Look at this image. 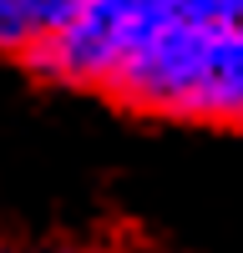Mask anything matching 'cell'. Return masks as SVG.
<instances>
[{"mask_svg": "<svg viewBox=\"0 0 243 253\" xmlns=\"http://www.w3.org/2000/svg\"><path fill=\"white\" fill-rule=\"evenodd\" d=\"M107 96L162 117L243 126V15L167 20L122 61Z\"/></svg>", "mask_w": 243, "mask_h": 253, "instance_id": "6da1fadb", "label": "cell"}, {"mask_svg": "<svg viewBox=\"0 0 243 253\" xmlns=\"http://www.w3.org/2000/svg\"><path fill=\"white\" fill-rule=\"evenodd\" d=\"M76 5L81 0H0V51L31 56L76 15Z\"/></svg>", "mask_w": 243, "mask_h": 253, "instance_id": "7a4b0ae2", "label": "cell"}, {"mask_svg": "<svg viewBox=\"0 0 243 253\" xmlns=\"http://www.w3.org/2000/svg\"><path fill=\"white\" fill-rule=\"evenodd\" d=\"M36 253H112V248H91V243H51V248H36Z\"/></svg>", "mask_w": 243, "mask_h": 253, "instance_id": "3957f363", "label": "cell"}]
</instances>
